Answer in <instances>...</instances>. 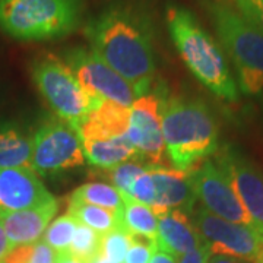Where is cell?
<instances>
[{
  "mask_svg": "<svg viewBox=\"0 0 263 263\" xmlns=\"http://www.w3.org/2000/svg\"><path fill=\"white\" fill-rule=\"evenodd\" d=\"M91 48L124 78L139 97L148 94L155 79V56L149 24L138 10L111 5L84 29Z\"/></svg>",
  "mask_w": 263,
  "mask_h": 263,
  "instance_id": "1",
  "label": "cell"
},
{
  "mask_svg": "<svg viewBox=\"0 0 263 263\" xmlns=\"http://www.w3.org/2000/svg\"><path fill=\"white\" fill-rule=\"evenodd\" d=\"M162 136L171 167L190 173L218 151L219 130L200 100L162 98Z\"/></svg>",
  "mask_w": 263,
  "mask_h": 263,
  "instance_id": "2",
  "label": "cell"
},
{
  "mask_svg": "<svg viewBox=\"0 0 263 263\" xmlns=\"http://www.w3.org/2000/svg\"><path fill=\"white\" fill-rule=\"evenodd\" d=\"M165 21L170 35L189 70L211 92L227 101H237L238 89L219 44L184 6L168 3Z\"/></svg>",
  "mask_w": 263,
  "mask_h": 263,
  "instance_id": "3",
  "label": "cell"
},
{
  "mask_svg": "<svg viewBox=\"0 0 263 263\" xmlns=\"http://www.w3.org/2000/svg\"><path fill=\"white\" fill-rule=\"evenodd\" d=\"M82 18V0H0V29L18 41L63 38Z\"/></svg>",
  "mask_w": 263,
  "mask_h": 263,
  "instance_id": "4",
  "label": "cell"
},
{
  "mask_svg": "<svg viewBox=\"0 0 263 263\" xmlns=\"http://www.w3.org/2000/svg\"><path fill=\"white\" fill-rule=\"evenodd\" d=\"M208 10L227 54L233 60L241 91H263V32L247 22L240 12L219 2H209Z\"/></svg>",
  "mask_w": 263,
  "mask_h": 263,
  "instance_id": "5",
  "label": "cell"
},
{
  "mask_svg": "<svg viewBox=\"0 0 263 263\" xmlns=\"http://www.w3.org/2000/svg\"><path fill=\"white\" fill-rule=\"evenodd\" d=\"M31 76L57 117L75 129L103 103V98L85 89L72 69L56 54L44 53L35 57L31 62Z\"/></svg>",
  "mask_w": 263,
  "mask_h": 263,
  "instance_id": "6",
  "label": "cell"
},
{
  "mask_svg": "<svg viewBox=\"0 0 263 263\" xmlns=\"http://www.w3.org/2000/svg\"><path fill=\"white\" fill-rule=\"evenodd\" d=\"M84 145L72 124L62 119H48L32 136L29 168L48 176L84 165Z\"/></svg>",
  "mask_w": 263,
  "mask_h": 263,
  "instance_id": "7",
  "label": "cell"
},
{
  "mask_svg": "<svg viewBox=\"0 0 263 263\" xmlns=\"http://www.w3.org/2000/svg\"><path fill=\"white\" fill-rule=\"evenodd\" d=\"M195 227L212 254L253 263L262 256L263 237L253 227L226 221L205 208L195 211Z\"/></svg>",
  "mask_w": 263,
  "mask_h": 263,
  "instance_id": "8",
  "label": "cell"
},
{
  "mask_svg": "<svg viewBox=\"0 0 263 263\" xmlns=\"http://www.w3.org/2000/svg\"><path fill=\"white\" fill-rule=\"evenodd\" d=\"M63 60L89 94L126 108H130L138 100L132 85L107 65L92 48L81 46L70 48L65 53Z\"/></svg>",
  "mask_w": 263,
  "mask_h": 263,
  "instance_id": "9",
  "label": "cell"
},
{
  "mask_svg": "<svg viewBox=\"0 0 263 263\" xmlns=\"http://www.w3.org/2000/svg\"><path fill=\"white\" fill-rule=\"evenodd\" d=\"M127 138L138 151V160L149 168H168L165 142L162 136V97L146 94L130 107Z\"/></svg>",
  "mask_w": 263,
  "mask_h": 263,
  "instance_id": "10",
  "label": "cell"
},
{
  "mask_svg": "<svg viewBox=\"0 0 263 263\" xmlns=\"http://www.w3.org/2000/svg\"><path fill=\"white\" fill-rule=\"evenodd\" d=\"M189 174L196 199H200L211 214L230 222L253 227L252 218L218 164L205 160Z\"/></svg>",
  "mask_w": 263,
  "mask_h": 263,
  "instance_id": "11",
  "label": "cell"
},
{
  "mask_svg": "<svg viewBox=\"0 0 263 263\" xmlns=\"http://www.w3.org/2000/svg\"><path fill=\"white\" fill-rule=\"evenodd\" d=\"M218 167L224 171L235 195L263 237V173L245 155L227 146L218 155Z\"/></svg>",
  "mask_w": 263,
  "mask_h": 263,
  "instance_id": "12",
  "label": "cell"
},
{
  "mask_svg": "<svg viewBox=\"0 0 263 263\" xmlns=\"http://www.w3.org/2000/svg\"><path fill=\"white\" fill-rule=\"evenodd\" d=\"M54 196L29 168H0V216L44 205Z\"/></svg>",
  "mask_w": 263,
  "mask_h": 263,
  "instance_id": "13",
  "label": "cell"
},
{
  "mask_svg": "<svg viewBox=\"0 0 263 263\" xmlns=\"http://www.w3.org/2000/svg\"><path fill=\"white\" fill-rule=\"evenodd\" d=\"M155 186V203L152 211L157 218L170 209L192 212L196 202V195L192 187L190 174L174 168H149Z\"/></svg>",
  "mask_w": 263,
  "mask_h": 263,
  "instance_id": "14",
  "label": "cell"
},
{
  "mask_svg": "<svg viewBox=\"0 0 263 263\" xmlns=\"http://www.w3.org/2000/svg\"><path fill=\"white\" fill-rule=\"evenodd\" d=\"M57 209L59 203L56 199H53L40 206L0 216V222L12 249L37 243L38 238L46 233Z\"/></svg>",
  "mask_w": 263,
  "mask_h": 263,
  "instance_id": "15",
  "label": "cell"
},
{
  "mask_svg": "<svg viewBox=\"0 0 263 263\" xmlns=\"http://www.w3.org/2000/svg\"><path fill=\"white\" fill-rule=\"evenodd\" d=\"M202 243V237L199 235L196 227L193 226L186 212L170 209L158 216V250L174 257H180L197 249Z\"/></svg>",
  "mask_w": 263,
  "mask_h": 263,
  "instance_id": "16",
  "label": "cell"
},
{
  "mask_svg": "<svg viewBox=\"0 0 263 263\" xmlns=\"http://www.w3.org/2000/svg\"><path fill=\"white\" fill-rule=\"evenodd\" d=\"M130 108L103 100L76 129L82 141H105L127 133Z\"/></svg>",
  "mask_w": 263,
  "mask_h": 263,
  "instance_id": "17",
  "label": "cell"
},
{
  "mask_svg": "<svg viewBox=\"0 0 263 263\" xmlns=\"http://www.w3.org/2000/svg\"><path fill=\"white\" fill-rule=\"evenodd\" d=\"M82 145L85 158L97 168L111 170L138 158V151L127 135L105 141H82Z\"/></svg>",
  "mask_w": 263,
  "mask_h": 263,
  "instance_id": "18",
  "label": "cell"
},
{
  "mask_svg": "<svg viewBox=\"0 0 263 263\" xmlns=\"http://www.w3.org/2000/svg\"><path fill=\"white\" fill-rule=\"evenodd\" d=\"M31 157L32 138L28 133L16 123H0V168H29Z\"/></svg>",
  "mask_w": 263,
  "mask_h": 263,
  "instance_id": "19",
  "label": "cell"
},
{
  "mask_svg": "<svg viewBox=\"0 0 263 263\" xmlns=\"http://www.w3.org/2000/svg\"><path fill=\"white\" fill-rule=\"evenodd\" d=\"M79 224L92 228L98 234L105 235L114 230H123L122 216L101 206H95L84 202H69V212Z\"/></svg>",
  "mask_w": 263,
  "mask_h": 263,
  "instance_id": "20",
  "label": "cell"
},
{
  "mask_svg": "<svg viewBox=\"0 0 263 263\" xmlns=\"http://www.w3.org/2000/svg\"><path fill=\"white\" fill-rule=\"evenodd\" d=\"M122 227L127 234L148 235L157 238L158 233V218L152 208L123 195Z\"/></svg>",
  "mask_w": 263,
  "mask_h": 263,
  "instance_id": "21",
  "label": "cell"
},
{
  "mask_svg": "<svg viewBox=\"0 0 263 263\" xmlns=\"http://www.w3.org/2000/svg\"><path fill=\"white\" fill-rule=\"evenodd\" d=\"M70 200L105 208L123 216V196L113 186L105 183H86L72 193Z\"/></svg>",
  "mask_w": 263,
  "mask_h": 263,
  "instance_id": "22",
  "label": "cell"
},
{
  "mask_svg": "<svg viewBox=\"0 0 263 263\" xmlns=\"http://www.w3.org/2000/svg\"><path fill=\"white\" fill-rule=\"evenodd\" d=\"M103 237L104 235L98 234L92 228L78 222L70 245V253L82 263H92L95 257L101 253Z\"/></svg>",
  "mask_w": 263,
  "mask_h": 263,
  "instance_id": "23",
  "label": "cell"
},
{
  "mask_svg": "<svg viewBox=\"0 0 263 263\" xmlns=\"http://www.w3.org/2000/svg\"><path fill=\"white\" fill-rule=\"evenodd\" d=\"M78 221L69 214L54 219L44 233V243H47L57 254L70 252V245L75 235Z\"/></svg>",
  "mask_w": 263,
  "mask_h": 263,
  "instance_id": "24",
  "label": "cell"
},
{
  "mask_svg": "<svg viewBox=\"0 0 263 263\" xmlns=\"http://www.w3.org/2000/svg\"><path fill=\"white\" fill-rule=\"evenodd\" d=\"M149 167H143L138 162H124L111 170H107V177L113 183V187H116L123 195H129L130 189L141 174L148 171Z\"/></svg>",
  "mask_w": 263,
  "mask_h": 263,
  "instance_id": "25",
  "label": "cell"
},
{
  "mask_svg": "<svg viewBox=\"0 0 263 263\" xmlns=\"http://www.w3.org/2000/svg\"><path fill=\"white\" fill-rule=\"evenodd\" d=\"M130 247V238L124 230H114L103 237L101 253L113 263H123Z\"/></svg>",
  "mask_w": 263,
  "mask_h": 263,
  "instance_id": "26",
  "label": "cell"
},
{
  "mask_svg": "<svg viewBox=\"0 0 263 263\" xmlns=\"http://www.w3.org/2000/svg\"><path fill=\"white\" fill-rule=\"evenodd\" d=\"M127 196H130L132 199L141 202L143 205H148V206H152L155 203V186H154V181L151 177L149 170L145 171L143 174H141L135 180L130 189V193Z\"/></svg>",
  "mask_w": 263,
  "mask_h": 263,
  "instance_id": "27",
  "label": "cell"
},
{
  "mask_svg": "<svg viewBox=\"0 0 263 263\" xmlns=\"http://www.w3.org/2000/svg\"><path fill=\"white\" fill-rule=\"evenodd\" d=\"M240 15L263 32V0H235Z\"/></svg>",
  "mask_w": 263,
  "mask_h": 263,
  "instance_id": "28",
  "label": "cell"
},
{
  "mask_svg": "<svg viewBox=\"0 0 263 263\" xmlns=\"http://www.w3.org/2000/svg\"><path fill=\"white\" fill-rule=\"evenodd\" d=\"M27 263H57V253L41 240L31 245Z\"/></svg>",
  "mask_w": 263,
  "mask_h": 263,
  "instance_id": "29",
  "label": "cell"
},
{
  "mask_svg": "<svg viewBox=\"0 0 263 263\" xmlns=\"http://www.w3.org/2000/svg\"><path fill=\"white\" fill-rule=\"evenodd\" d=\"M157 250L158 249L130 241V247H129L127 254L124 257V263H149L152 254Z\"/></svg>",
  "mask_w": 263,
  "mask_h": 263,
  "instance_id": "30",
  "label": "cell"
},
{
  "mask_svg": "<svg viewBox=\"0 0 263 263\" xmlns=\"http://www.w3.org/2000/svg\"><path fill=\"white\" fill-rule=\"evenodd\" d=\"M211 256H212L211 249H209V246L203 241L197 249H195V250H192V252H189V253L184 254V256L181 257V262L180 263H208Z\"/></svg>",
  "mask_w": 263,
  "mask_h": 263,
  "instance_id": "31",
  "label": "cell"
},
{
  "mask_svg": "<svg viewBox=\"0 0 263 263\" xmlns=\"http://www.w3.org/2000/svg\"><path fill=\"white\" fill-rule=\"evenodd\" d=\"M12 250H13V249H12L9 240H8V237H6V233H5V230H3V226H2V222H0V263L5 262V259L8 257V254H9Z\"/></svg>",
  "mask_w": 263,
  "mask_h": 263,
  "instance_id": "32",
  "label": "cell"
},
{
  "mask_svg": "<svg viewBox=\"0 0 263 263\" xmlns=\"http://www.w3.org/2000/svg\"><path fill=\"white\" fill-rule=\"evenodd\" d=\"M149 263H177V260H176L174 256L165 253V252H161V250H157L155 253L152 254Z\"/></svg>",
  "mask_w": 263,
  "mask_h": 263,
  "instance_id": "33",
  "label": "cell"
},
{
  "mask_svg": "<svg viewBox=\"0 0 263 263\" xmlns=\"http://www.w3.org/2000/svg\"><path fill=\"white\" fill-rule=\"evenodd\" d=\"M57 263H82V262H81V260H78L75 256H72L70 252H66V253L57 254Z\"/></svg>",
  "mask_w": 263,
  "mask_h": 263,
  "instance_id": "34",
  "label": "cell"
},
{
  "mask_svg": "<svg viewBox=\"0 0 263 263\" xmlns=\"http://www.w3.org/2000/svg\"><path fill=\"white\" fill-rule=\"evenodd\" d=\"M208 263H240L237 262L233 257H228V256H219V254H215V256H211L209 257V262Z\"/></svg>",
  "mask_w": 263,
  "mask_h": 263,
  "instance_id": "35",
  "label": "cell"
},
{
  "mask_svg": "<svg viewBox=\"0 0 263 263\" xmlns=\"http://www.w3.org/2000/svg\"><path fill=\"white\" fill-rule=\"evenodd\" d=\"M92 263H113V262H111L110 259H107L103 253H100L97 257H95L94 260H92Z\"/></svg>",
  "mask_w": 263,
  "mask_h": 263,
  "instance_id": "36",
  "label": "cell"
}]
</instances>
